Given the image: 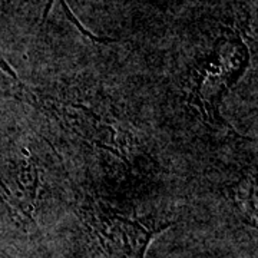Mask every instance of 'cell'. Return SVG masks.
Instances as JSON below:
<instances>
[{"label": "cell", "instance_id": "277c9868", "mask_svg": "<svg viewBox=\"0 0 258 258\" xmlns=\"http://www.w3.org/2000/svg\"><path fill=\"white\" fill-rule=\"evenodd\" d=\"M0 258H8L6 255H3V254H0Z\"/></svg>", "mask_w": 258, "mask_h": 258}, {"label": "cell", "instance_id": "6da1fadb", "mask_svg": "<svg viewBox=\"0 0 258 258\" xmlns=\"http://www.w3.org/2000/svg\"><path fill=\"white\" fill-rule=\"evenodd\" d=\"M81 214L103 258H145L152 238L174 224L129 218L96 200L83 203Z\"/></svg>", "mask_w": 258, "mask_h": 258}, {"label": "cell", "instance_id": "7a4b0ae2", "mask_svg": "<svg viewBox=\"0 0 258 258\" xmlns=\"http://www.w3.org/2000/svg\"><path fill=\"white\" fill-rule=\"evenodd\" d=\"M241 49L242 46L235 47L231 55H221V49H218L212 59H207L194 71L189 102L198 108L204 119L214 125H225L220 116L221 99L248 63V52L241 53Z\"/></svg>", "mask_w": 258, "mask_h": 258}, {"label": "cell", "instance_id": "3957f363", "mask_svg": "<svg viewBox=\"0 0 258 258\" xmlns=\"http://www.w3.org/2000/svg\"><path fill=\"white\" fill-rule=\"evenodd\" d=\"M22 91L32 99V105H35L40 111L47 112L49 115H53L59 122L68 125L74 131L75 134L81 135L83 139L89 141L98 147L109 149L111 152L116 154L118 157L125 159V155L120 151V145L116 141V131L111 125L105 123L101 116H98L92 111L86 109L85 106H76V105H64L62 101L55 99L52 96H39L35 92H30L25 86L19 85Z\"/></svg>", "mask_w": 258, "mask_h": 258}]
</instances>
